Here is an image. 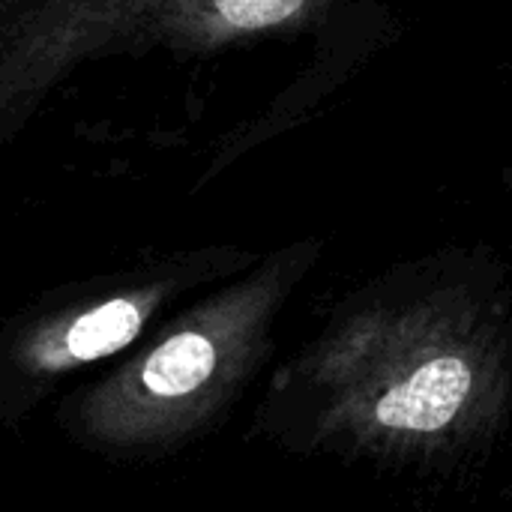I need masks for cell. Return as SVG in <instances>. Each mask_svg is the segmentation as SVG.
<instances>
[{"label":"cell","instance_id":"6da1fadb","mask_svg":"<svg viewBox=\"0 0 512 512\" xmlns=\"http://www.w3.org/2000/svg\"><path fill=\"white\" fill-rule=\"evenodd\" d=\"M510 408L501 342L414 318L351 327L282 369L258 423L306 453L432 471L477 459Z\"/></svg>","mask_w":512,"mask_h":512},{"label":"cell","instance_id":"7a4b0ae2","mask_svg":"<svg viewBox=\"0 0 512 512\" xmlns=\"http://www.w3.org/2000/svg\"><path fill=\"white\" fill-rule=\"evenodd\" d=\"M264 300H228L174 327L63 408L69 435L111 459H156L207 432L264 360Z\"/></svg>","mask_w":512,"mask_h":512},{"label":"cell","instance_id":"3957f363","mask_svg":"<svg viewBox=\"0 0 512 512\" xmlns=\"http://www.w3.org/2000/svg\"><path fill=\"white\" fill-rule=\"evenodd\" d=\"M213 3L225 24L237 30H258L297 15L306 0H213Z\"/></svg>","mask_w":512,"mask_h":512}]
</instances>
